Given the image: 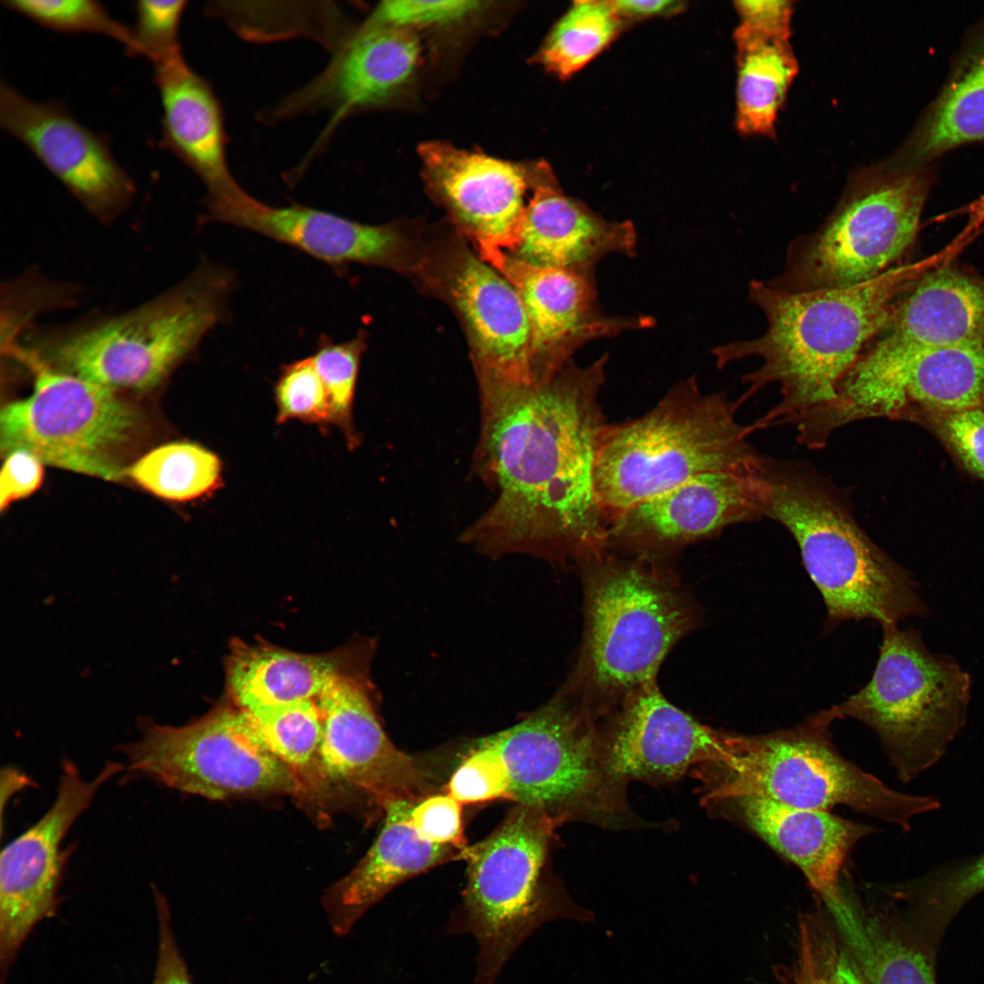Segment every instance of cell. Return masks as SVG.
I'll return each mask as SVG.
<instances>
[{"instance_id": "8", "label": "cell", "mask_w": 984, "mask_h": 984, "mask_svg": "<svg viewBox=\"0 0 984 984\" xmlns=\"http://www.w3.org/2000/svg\"><path fill=\"white\" fill-rule=\"evenodd\" d=\"M599 558L586 589V630L572 692L606 712L656 681L673 645L695 625L682 591L648 564Z\"/></svg>"}, {"instance_id": "31", "label": "cell", "mask_w": 984, "mask_h": 984, "mask_svg": "<svg viewBox=\"0 0 984 984\" xmlns=\"http://www.w3.org/2000/svg\"><path fill=\"white\" fill-rule=\"evenodd\" d=\"M736 127L748 136L772 137L778 113L797 75L789 38L738 26Z\"/></svg>"}, {"instance_id": "38", "label": "cell", "mask_w": 984, "mask_h": 984, "mask_svg": "<svg viewBox=\"0 0 984 984\" xmlns=\"http://www.w3.org/2000/svg\"><path fill=\"white\" fill-rule=\"evenodd\" d=\"M4 7L36 24L65 34L95 33L121 43L130 56H137L132 29L114 19L93 0H3Z\"/></svg>"}, {"instance_id": "30", "label": "cell", "mask_w": 984, "mask_h": 984, "mask_svg": "<svg viewBox=\"0 0 984 984\" xmlns=\"http://www.w3.org/2000/svg\"><path fill=\"white\" fill-rule=\"evenodd\" d=\"M984 409V342L928 352L870 404L866 418Z\"/></svg>"}, {"instance_id": "41", "label": "cell", "mask_w": 984, "mask_h": 984, "mask_svg": "<svg viewBox=\"0 0 984 984\" xmlns=\"http://www.w3.org/2000/svg\"><path fill=\"white\" fill-rule=\"evenodd\" d=\"M186 6L184 0L135 2L132 33L137 56H143L154 66L182 53L179 30Z\"/></svg>"}, {"instance_id": "45", "label": "cell", "mask_w": 984, "mask_h": 984, "mask_svg": "<svg viewBox=\"0 0 984 984\" xmlns=\"http://www.w3.org/2000/svg\"><path fill=\"white\" fill-rule=\"evenodd\" d=\"M0 474V509L35 493L44 478V463L26 449H15L5 455Z\"/></svg>"}, {"instance_id": "39", "label": "cell", "mask_w": 984, "mask_h": 984, "mask_svg": "<svg viewBox=\"0 0 984 984\" xmlns=\"http://www.w3.org/2000/svg\"><path fill=\"white\" fill-rule=\"evenodd\" d=\"M277 423L299 420L332 425V411L323 383L312 356L284 365L274 387Z\"/></svg>"}, {"instance_id": "1", "label": "cell", "mask_w": 984, "mask_h": 984, "mask_svg": "<svg viewBox=\"0 0 984 984\" xmlns=\"http://www.w3.org/2000/svg\"><path fill=\"white\" fill-rule=\"evenodd\" d=\"M608 359L603 354L586 366L570 361L528 386L480 383L475 466L497 497L462 541L493 558L605 554L610 524L593 473L607 425L599 396Z\"/></svg>"}, {"instance_id": "49", "label": "cell", "mask_w": 984, "mask_h": 984, "mask_svg": "<svg viewBox=\"0 0 984 984\" xmlns=\"http://www.w3.org/2000/svg\"><path fill=\"white\" fill-rule=\"evenodd\" d=\"M826 984H866L846 951L832 942L828 950Z\"/></svg>"}, {"instance_id": "22", "label": "cell", "mask_w": 984, "mask_h": 984, "mask_svg": "<svg viewBox=\"0 0 984 984\" xmlns=\"http://www.w3.org/2000/svg\"><path fill=\"white\" fill-rule=\"evenodd\" d=\"M205 220L243 228L297 249L335 269L351 263L395 264L401 238L392 226L369 225L292 204L272 206L239 184L204 200Z\"/></svg>"}, {"instance_id": "11", "label": "cell", "mask_w": 984, "mask_h": 984, "mask_svg": "<svg viewBox=\"0 0 984 984\" xmlns=\"http://www.w3.org/2000/svg\"><path fill=\"white\" fill-rule=\"evenodd\" d=\"M926 200L918 176L866 168L848 181L825 220L789 245L782 272L766 282L785 292L844 288L897 264L914 242Z\"/></svg>"}, {"instance_id": "44", "label": "cell", "mask_w": 984, "mask_h": 984, "mask_svg": "<svg viewBox=\"0 0 984 984\" xmlns=\"http://www.w3.org/2000/svg\"><path fill=\"white\" fill-rule=\"evenodd\" d=\"M476 1H384L374 11L369 21L401 26L444 24L460 19L479 8Z\"/></svg>"}, {"instance_id": "12", "label": "cell", "mask_w": 984, "mask_h": 984, "mask_svg": "<svg viewBox=\"0 0 984 984\" xmlns=\"http://www.w3.org/2000/svg\"><path fill=\"white\" fill-rule=\"evenodd\" d=\"M10 354L33 372L34 388L1 410L2 455L26 449L44 465L122 480L124 452L142 427L138 410L117 391L55 369L20 346Z\"/></svg>"}, {"instance_id": "34", "label": "cell", "mask_w": 984, "mask_h": 984, "mask_svg": "<svg viewBox=\"0 0 984 984\" xmlns=\"http://www.w3.org/2000/svg\"><path fill=\"white\" fill-rule=\"evenodd\" d=\"M244 712L271 753L306 787L313 778L324 779L320 762L323 728L316 702L298 701Z\"/></svg>"}, {"instance_id": "24", "label": "cell", "mask_w": 984, "mask_h": 984, "mask_svg": "<svg viewBox=\"0 0 984 984\" xmlns=\"http://www.w3.org/2000/svg\"><path fill=\"white\" fill-rule=\"evenodd\" d=\"M430 186L474 239L480 253L513 249L528 190L525 170L507 161L440 142L422 146Z\"/></svg>"}, {"instance_id": "28", "label": "cell", "mask_w": 984, "mask_h": 984, "mask_svg": "<svg viewBox=\"0 0 984 984\" xmlns=\"http://www.w3.org/2000/svg\"><path fill=\"white\" fill-rule=\"evenodd\" d=\"M154 82L162 107L160 145L199 176L206 197L235 185L227 159L221 108L208 81L180 53L154 65Z\"/></svg>"}, {"instance_id": "9", "label": "cell", "mask_w": 984, "mask_h": 984, "mask_svg": "<svg viewBox=\"0 0 984 984\" xmlns=\"http://www.w3.org/2000/svg\"><path fill=\"white\" fill-rule=\"evenodd\" d=\"M600 722L597 710L564 690L519 723L489 735L507 768L512 801L561 824H628L627 785L609 768Z\"/></svg>"}, {"instance_id": "23", "label": "cell", "mask_w": 984, "mask_h": 984, "mask_svg": "<svg viewBox=\"0 0 984 984\" xmlns=\"http://www.w3.org/2000/svg\"><path fill=\"white\" fill-rule=\"evenodd\" d=\"M702 802L716 815L751 831L794 863L827 908L845 901L841 870L855 846L875 831L828 811L794 807L762 797L741 795Z\"/></svg>"}, {"instance_id": "32", "label": "cell", "mask_w": 984, "mask_h": 984, "mask_svg": "<svg viewBox=\"0 0 984 984\" xmlns=\"http://www.w3.org/2000/svg\"><path fill=\"white\" fill-rule=\"evenodd\" d=\"M831 914L866 984H937L928 957L916 943L864 919L849 901Z\"/></svg>"}, {"instance_id": "40", "label": "cell", "mask_w": 984, "mask_h": 984, "mask_svg": "<svg viewBox=\"0 0 984 984\" xmlns=\"http://www.w3.org/2000/svg\"><path fill=\"white\" fill-rule=\"evenodd\" d=\"M446 790L461 805L497 799L512 801L507 768L488 736L480 739L461 762Z\"/></svg>"}, {"instance_id": "43", "label": "cell", "mask_w": 984, "mask_h": 984, "mask_svg": "<svg viewBox=\"0 0 984 984\" xmlns=\"http://www.w3.org/2000/svg\"><path fill=\"white\" fill-rule=\"evenodd\" d=\"M409 818L417 834L430 843L462 852L467 846L461 804L448 794L426 795L416 801L410 809Z\"/></svg>"}, {"instance_id": "6", "label": "cell", "mask_w": 984, "mask_h": 984, "mask_svg": "<svg viewBox=\"0 0 984 984\" xmlns=\"http://www.w3.org/2000/svg\"><path fill=\"white\" fill-rule=\"evenodd\" d=\"M836 719L833 706L793 728L733 733L725 761L695 771L704 784L702 799L749 795L828 812L846 805L904 831L915 816L939 808L935 796L896 791L842 756L831 733Z\"/></svg>"}, {"instance_id": "14", "label": "cell", "mask_w": 984, "mask_h": 984, "mask_svg": "<svg viewBox=\"0 0 984 984\" xmlns=\"http://www.w3.org/2000/svg\"><path fill=\"white\" fill-rule=\"evenodd\" d=\"M125 769L108 762L86 780L71 760L65 759L56 797L37 822L12 840L0 858V968L4 982L22 944L58 905V891L68 853L65 836L89 807L108 780Z\"/></svg>"}, {"instance_id": "47", "label": "cell", "mask_w": 984, "mask_h": 984, "mask_svg": "<svg viewBox=\"0 0 984 984\" xmlns=\"http://www.w3.org/2000/svg\"><path fill=\"white\" fill-rule=\"evenodd\" d=\"M797 956L783 984H826L827 945L823 936L808 926L799 928Z\"/></svg>"}, {"instance_id": "25", "label": "cell", "mask_w": 984, "mask_h": 984, "mask_svg": "<svg viewBox=\"0 0 984 984\" xmlns=\"http://www.w3.org/2000/svg\"><path fill=\"white\" fill-rule=\"evenodd\" d=\"M452 295L472 341L480 383L537 384L528 318L511 283L481 257L466 254Z\"/></svg>"}, {"instance_id": "35", "label": "cell", "mask_w": 984, "mask_h": 984, "mask_svg": "<svg viewBox=\"0 0 984 984\" xmlns=\"http://www.w3.org/2000/svg\"><path fill=\"white\" fill-rule=\"evenodd\" d=\"M621 25L622 18L610 1H577L551 31L540 61L559 77H569L596 57Z\"/></svg>"}, {"instance_id": "17", "label": "cell", "mask_w": 984, "mask_h": 984, "mask_svg": "<svg viewBox=\"0 0 984 984\" xmlns=\"http://www.w3.org/2000/svg\"><path fill=\"white\" fill-rule=\"evenodd\" d=\"M0 125L101 222H111L131 204L135 184L108 139L78 122L63 103L34 102L2 79Z\"/></svg>"}, {"instance_id": "37", "label": "cell", "mask_w": 984, "mask_h": 984, "mask_svg": "<svg viewBox=\"0 0 984 984\" xmlns=\"http://www.w3.org/2000/svg\"><path fill=\"white\" fill-rule=\"evenodd\" d=\"M364 347L363 333L341 343L321 335L312 356L328 395L332 425L341 430L350 449L360 444L353 419V405Z\"/></svg>"}, {"instance_id": "46", "label": "cell", "mask_w": 984, "mask_h": 984, "mask_svg": "<svg viewBox=\"0 0 984 984\" xmlns=\"http://www.w3.org/2000/svg\"><path fill=\"white\" fill-rule=\"evenodd\" d=\"M159 924V944L152 984H192L172 930L169 906L161 893L154 889Z\"/></svg>"}, {"instance_id": "27", "label": "cell", "mask_w": 984, "mask_h": 984, "mask_svg": "<svg viewBox=\"0 0 984 984\" xmlns=\"http://www.w3.org/2000/svg\"><path fill=\"white\" fill-rule=\"evenodd\" d=\"M415 802H395L384 809V825L370 849L325 894L323 906L336 934L348 933L372 906L406 879L460 858L462 851L435 845L417 834L409 818Z\"/></svg>"}, {"instance_id": "51", "label": "cell", "mask_w": 984, "mask_h": 984, "mask_svg": "<svg viewBox=\"0 0 984 984\" xmlns=\"http://www.w3.org/2000/svg\"><path fill=\"white\" fill-rule=\"evenodd\" d=\"M969 215V224L966 230L972 232L984 226V195L978 198L968 206L965 210Z\"/></svg>"}, {"instance_id": "36", "label": "cell", "mask_w": 984, "mask_h": 984, "mask_svg": "<svg viewBox=\"0 0 984 984\" xmlns=\"http://www.w3.org/2000/svg\"><path fill=\"white\" fill-rule=\"evenodd\" d=\"M984 138V54L973 58L943 93L919 143L935 155Z\"/></svg>"}, {"instance_id": "26", "label": "cell", "mask_w": 984, "mask_h": 984, "mask_svg": "<svg viewBox=\"0 0 984 984\" xmlns=\"http://www.w3.org/2000/svg\"><path fill=\"white\" fill-rule=\"evenodd\" d=\"M636 249L630 221L608 220L553 185L538 182L525 206L510 256L538 267L593 272L605 256H634Z\"/></svg>"}, {"instance_id": "16", "label": "cell", "mask_w": 984, "mask_h": 984, "mask_svg": "<svg viewBox=\"0 0 984 984\" xmlns=\"http://www.w3.org/2000/svg\"><path fill=\"white\" fill-rule=\"evenodd\" d=\"M983 342L984 278L937 267L901 297L890 322L846 379L860 387L882 386L928 352Z\"/></svg>"}, {"instance_id": "21", "label": "cell", "mask_w": 984, "mask_h": 984, "mask_svg": "<svg viewBox=\"0 0 984 984\" xmlns=\"http://www.w3.org/2000/svg\"><path fill=\"white\" fill-rule=\"evenodd\" d=\"M419 43L408 28L372 21L351 32L328 65L266 116L272 120L327 112L328 135L348 116L380 103L412 75Z\"/></svg>"}, {"instance_id": "7", "label": "cell", "mask_w": 984, "mask_h": 984, "mask_svg": "<svg viewBox=\"0 0 984 984\" xmlns=\"http://www.w3.org/2000/svg\"><path fill=\"white\" fill-rule=\"evenodd\" d=\"M560 824L542 810L517 804L494 832L461 853L466 881L447 932L475 938L476 984H495L518 948L545 922L589 917L547 873Z\"/></svg>"}, {"instance_id": "5", "label": "cell", "mask_w": 984, "mask_h": 984, "mask_svg": "<svg viewBox=\"0 0 984 984\" xmlns=\"http://www.w3.org/2000/svg\"><path fill=\"white\" fill-rule=\"evenodd\" d=\"M741 405L723 394H703L691 377L641 417L607 424L599 438L593 477L610 524L699 475L753 461L760 454L747 439L753 426L736 419Z\"/></svg>"}, {"instance_id": "4", "label": "cell", "mask_w": 984, "mask_h": 984, "mask_svg": "<svg viewBox=\"0 0 984 984\" xmlns=\"http://www.w3.org/2000/svg\"><path fill=\"white\" fill-rule=\"evenodd\" d=\"M232 274L202 262L190 276L127 312L33 333L26 350L101 386L145 392L190 356L226 316Z\"/></svg>"}, {"instance_id": "48", "label": "cell", "mask_w": 984, "mask_h": 984, "mask_svg": "<svg viewBox=\"0 0 984 984\" xmlns=\"http://www.w3.org/2000/svg\"><path fill=\"white\" fill-rule=\"evenodd\" d=\"M734 5L741 18L740 26L764 35L790 37L793 2L737 1Z\"/></svg>"}, {"instance_id": "33", "label": "cell", "mask_w": 984, "mask_h": 984, "mask_svg": "<svg viewBox=\"0 0 984 984\" xmlns=\"http://www.w3.org/2000/svg\"><path fill=\"white\" fill-rule=\"evenodd\" d=\"M221 473V462L210 450L191 442H172L127 466L125 477L157 497L183 502L218 488Z\"/></svg>"}, {"instance_id": "20", "label": "cell", "mask_w": 984, "mask_h": 984, "mask_svg": "<svg viewBox=\"0 0 984 984\" xmlns=\"http://www.w3.org/2000/svg\"><path fill=\"white\" fill-rule=\"evenodd\" d=\"M759 455L746 465L699 475L630 507L615 518L612 541L640 549H668L713 537L763 518Z\"/></svg>"}, {"instance_id": "29", "label": "cell", "mask_w": 984, "mask_h": 984, "mask_svg": "<svg viewBox=\"0 0 984 984\" xmlns=\"http://www.w3.org/2000/svg\"><path fill=\"white\" fill-rule=\"evenodd\" d=\"M373 651L372 641L321 654L239 643L228 660L229 689L244 711L313 700L337 677L368 665Z\"/></svg>"}, {"instance_id": "10", "label": "cell", "mask_w": 984, "mask_h": 984, "mask_svg": "<svg viewBox=\"0 0 984 984\" xmlns=\"http://www.w3.org/2000/svg\"><path fill=\"white\" fill-rule=\"evenodd\" d=\"M970 676L954 659L929 651L919 631L882 625L870 682L835 705L839 719L862 722L879 737L899 780L935 765L965 726Z\"/></svg>"}, {"instance_id": "15", "label": "cell", "mask_w": 984, "mask_h": 984, "mask_svg": "<svg viewBox=\"0 0 984 984\" xmlns=\"http://www.w3.org/2000/svg\"><path fill=\"white\" fill-rule=\"evenodd\" d=\"M371 692L366 665L337 677L315 699L323 728L320 762L324 779L354 787L384 810L420 800L431 784L422 764L384 733Z\"/></svg>"}, {"instance_id": "18", "label": "cell", "mask_w": 984, "mask_h": 984, "mask_svg": "<svg viewBox=\"0 0 984 984\" xmlns=\"http://www.w3.org/2000/svg\"><path fill=\"white\" fill-rule=\"evenodd\" d=\"M609 768L621 783L676 781L723 762L732 733L704 725L671 703L653 681L629 694L601 719Z\"/></svg>"}, {"instance_id": "13", "label": "cell", "mask_w": 984, "mask_h": 984, "mask_svg": "<svg viewBox=\"0 0 984 984\" xmlns=\"http://www.w3.org/2000/svg\"><path fill=\"white\" fill-rule=\"evenodd\" d=\"M139 733L123 746L127 768L167 787L210 800L306 790L237 705L220 703L183 725L145 721Z\"/></svg>"}, {"instance_id": "50", "label": "cell", "mask_w": 984, "mask_h": 984, "mask_svg": "<svg viewBox=\"0 0 984 984\" xmlns=\"http://www.w3.org/2000/svg\"><path fill=\"white\" fill-rule=\"evenodd\" d=\"M610 2L622 20L624 17L642 18L667 14L679 8V3L667 0H618Z\"/></svg>"}, {"instance_id": "2", "label": "cell", "mask_w": 984, "mask_h": 984, "mask_svg": "<svg viewBox=\"0 0 984 984\" xmlns=\"http://www.w3.org/2000/svg\"><path fill=\"white\" fill-rule=\"evenodd\" d=\"M940 256L899 264L856 285L785 292L753 280L749 298L766 319L765 332L714 349L716 364L758 357L760 365L743 376V404L762 388L780 387V401L752 425L754 430L792 424L797 439L818 448L821 427L837 399V389L866 346L890 322L904 293Z\"/></svg>"}, {"instance_id": "42", "label": "cell", "mask_w": 984, "mask_h": 984, "mask_svg": "<svg viewBox=\"0 0 984 984\" xmlns=\"http://www.w3.org/2000/svg\"><path fill=\"white\" fill-rule=\"evenodd\" d=\"M914 422L932 430L965 470L984 480V409L926 413Z\"/></svg>"}, {"instance_id": "19", "label": "cell", "mask_w": 984, "mask_h": 984, "mask_svg": "<svg viewBox=\"0 0 984 984\" xmlns=\"http://www.w3.org/2000/svg\"><path fill=\"white\" fill-rule=\"evenodd\" d=\"M480 257L511 283L523 302L530 325L537 384L553 377L586 343L654 323L644 315L603 314L593 272L534 266L503 251Z\"/></svg>"}, {"instance_id": "3", "label": "cell", "mask_w": 984, "mask_h": 984, "mask_svg": "<svg viewBox=\"0 0 984 984\" xmlns=\"http://www.w3.org/2000/svg\"><path fill=\"white\" fill-rule=\"evenodd\" d=\"M761 511L796 541L829 625L863 619L897 625L929 613L911 574L867 537L846 497L814 469L763 456Z\"/></svg>"}]
</instances>
